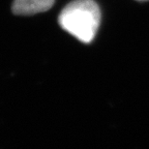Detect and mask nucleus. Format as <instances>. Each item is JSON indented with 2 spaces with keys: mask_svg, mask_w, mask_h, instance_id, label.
I'll return each instance as SVG.
<instances>
[{
  "mask_svg": "<svg viewBox=\"0 0 149 149\" xmlns=\"http://www.w3.org/2000/svg\"><path fill=\"white\" fill-rule=\"evenodd\" d=\"M58 23L62 29L80 42L89 44L100 27V7L93 0H74L62 9Z\"/></svg>",
  "mask_w": 149,
  "mask_h": 149,
  "instance_id": "obj_1",
  "label": "nucleus"
},
{
  "mask_svg": "<svg viewBox=\"0 0 149 149\" xmlns=\"http://www.w3.org/2000/svg\"><path fill=\"white\" fill-rule=\"evenodd\" d=\"M55 0H15L13 13L18 16H29L49 10Z\"/></svg>",
  "mask_w": 149,
  "mask_h": 149,
  "instance_id": "obj_2",
  "label": "nucleus"
}]
</instances>
